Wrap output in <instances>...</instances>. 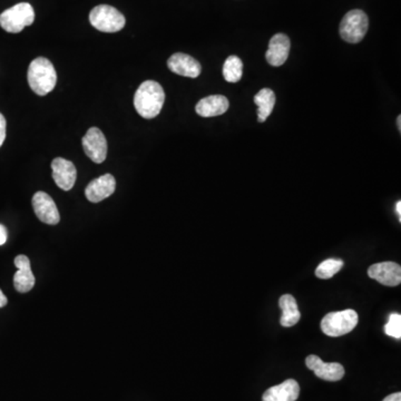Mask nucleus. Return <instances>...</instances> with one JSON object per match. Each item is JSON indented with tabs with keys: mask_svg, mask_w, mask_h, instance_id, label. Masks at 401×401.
<instances>
[{
	"mask_svg": "<svg viewBox=\"0 0 401 401\" xmlns=\"http://www.w3.org/2000/svg\"><path fill=\"white\" fill-rule=\"evenodd\" d=\"M7 241V228L0 224V245L6 243Z\"/></svg>",
	"mask_w": 401,
	"mask_h": 401,
	"instance_id": "b1692460",
	"label": "nucleus"
},
{
	"mask_svg": "<svg viewBox=\"0 0 401 401\" xmlns=\"http://www.w3.org/2000/svg\"><path fill=\"white\" fill-rule=\"evenodd\" d=\"M383 401H401V393H395L393 395H389L388 397H385Z\"/></svg>",
	"mask_w": 401,
	"mask_h": 401,
	"instance_id": "393cba45",
	"label": "nucleus"
},
{
	"mask_svg": "<svg viewBox=\"0 0 401 401\" xmlns=\"http://www.w3.org/2000/svg\"><path fill=\"white\" fill-rule=\"evenodd\" d=\"M306 365L315 375L327 381H339L344 378V368L338 362H323L315 354L308 356Z\"/></svg>",
	"mask_w": 401,
	"mask_h": 401,
	"instance_id": "1a4fd4ad",
	"label": "nucleus"
},
{
	"mask_svg": "<svg viewBox=\"0 0 401 401\" xmlns=\"http://www.w3.org/2000/svg\"><path fill=\"white\" fill-rule=\"evenodd\" d=\"M279 306L284 311L280 319L282 327L290 328V327H294L299 322L301 313L298 309L296 300L291 294H284V296H281L280 300H279Z\"/></svg>",
	"mask_w": 401,
	"mask_h": 401,
	"instance_id": "a211bd4d",
	"label": "nucleus"
},
{
	"mask_svg": "<svg viewBox=\"0 0 401 401\" xmlns=\"http://www.w3.org/2000/svg\"><path fill=\"white\" fill-rule=\"evenodd\" d=\"M165 102V93L158 81H146L141 84L134 96L137 113L146 120L156 117Z\"/></svg>",
	"mask_w": 401,
	"mask_h": 401,
	"instance_id": "f257e3e1",
	"label": "nucleus"
},
{
	"mask_svg": "<svg viewBox=\"0 0 401 401\" xmlns=\"http://www.w3.org/2000/svg\"><path fill=\"white\" fill-rule=\"evenodd\" d=\"M6 120L3 114L0 113V147L5 142L6 139Z\"/></svg>",
	"mask_w": 401,
	"mask_h": 401,
	"instance_id": "5701e85b",
	"label": "nucleus"
},
{
	"mask_svg": "<svg viewBox=\"0 0 401 401\" xmlns=\"http://www.w3.org/2000/svg\"><path fill=\"white\" fill-rule=\"evenodd\" d=\"M52 170H53V178L56 185L64 191H69L73 189L76 182V168L71 161L65 158H57L52 162Z\"/></svg>",
	"mask_w": 401,
	"mask_h": 401,
	"instance_id": "9b49d317",
	"label": "nucleus"
},
{
	"mask_svg": "<svg viewBox=\"0 0 401 401\" xmlns=\"http://www.w3.org/2000/svg\"><path fill=\"white\" fill-rule=\"evenodd\" d=\"M243 75V63L238 56L226 58L223 66V76L228 83H238Z\"/></svg>",
	"mask_w": 401,
	"mask_h": 401,
	"instance_id": "aec40b11",
	"label": "nucleus"
},
{
	"mask_svg": "<svg viewBox=\"0 0 401 401\" xmlns=\"http://www.w3.org/2000/svg\"><path fill=\"white\" fill-rule=\"evenodd\" d=\"M168 67L170 71L190 79H197L202 71L201 64L197 59L183 53H176L170 56L168 58Z\"/></svg>",
	"mask_w": 401,
	"mask_h": 401,
	"instance_id": "ddd939ff",
	"label": "nucleus"
},
{
	"mask_svg": "<svg viewBox=\"0 0 401 401\" xmlns=\"http://www.w3.org/2000/svg\"><path fill=\"white\" fill-rule=\"evenodd\" d=\"M396 212L398 214L399 221H401V202L398 201L396 204Z\"/></svg>",
	"mask_w": 401,
	"mask_h": 401,
	"instance_id": "bb28decb",
	"label": "nucleus"
},
{
	"mask_svg": "<svg viewBox=\"0 0 401 401\" xmlns=\"http://www.w3.org/2000/svg\"><path fill=\"white\" fill-rule=\"evenodd\" d=\"M385 332L393 338H401V315L399 313L390 315L388 322L385 325Z\"/></svg>",
	"mask_w": 401,
	"mask_h": 401,
	"instance_id": "4be33fe9",
	"label": "nucleus"
},
{
	"mask_svg": "<svg viewBox=\"0 0 401 401\" xmlns=\"http://www.w3.org/2000/svg\"><path fill=\"white\" fill-rule=\"evenodd\" d=\"M17 271L13 276V286L19 294L30 291L35 286V276L30 267V261L26 255H18L15 259Z\"/></svg>",
	"mask_w": 401,
	"mask_h": 401,
	"instance_id": "2eb2a0df",
	"label": "nucleus"
},
{
	"mask_svg": "<svg viewBox=\"0 0 401 401\" xmlns=\"http://www.w3.org/2000/svg\"><path fill=\"white\" fill-rule=\"evenodd\" d=\"M397 124H398V129L400 131L401 129V116L399 115L398 118H397Z\"/></svg>",
	"mask_w": 401,
	"mask_h": 401,
	"instance_id": "cd10ccee",
	"label": "nucleus"
},
{
	"mask_svg": "<svg viewBox=\"0 0 401 401\" xmlns=\"http://www.w3.org/2000/svg\"><path fill=\"white\" fill-rule=\"evenodd\" d=\"M300 385L294 379H288L280 385L267 389L262 401H296L299 398Z\"/></svg>",
	"mask_w": 401,
	"mask_h": 401,
	"instance_id": "dca6fc26",
	"label": "nucleus"
},
{
	"mask_svg": "<svg viewBox=\"0 0 401 401\" xmlns=\"http://www.w3.org/2000/svg\"><path fill=\"white\" fill-rule=\"evenodd\" d=\"M368 276L383 286H397L401 282V267L395 262L376 263L368 269Z\"/></svg>",
	"mask_w": 401,
	"mask_h": 401,
	"instance_id": "9d476101",
	"label": "nucleus"
},
{
	"mask_svg": "<svg viewBox=\"0 0 401 401\" xmlns=\"http://www.w3.org/2000/svg\"><path fill=\"white\" fill-rule=\"evenodd\" d=\"M290 48H291V42L286 35H274L269 42V50L265 54L267 63L274 67L284 65L288 59Z\"/></svg>",
	"mask_w": 401,
	"mask_h": 401,
	"instance_id": "4468645a",
	"label": "nucleus"
},
{
	"mask_svg": "<svg viewBox=\"0 0 401 401\" xmlns=\"http://www.w3.org/2000/svg\"><path fill=\"white\" fill-rule=\"evenodd\" d=\"M255 103L257 105V121L263 123L271 115L276 105V94L272 89H261L255 96Z\"/></svg>",
	"mask_w": 401,
	"mask_h": 401,
	"instance_id": "6ab92c4d",
	"label": "nucleus"
},
{
	"mask_svg": "<svg viewBox=\"0 0 401 401\" xmlns=\"http://www.w3.org/2000/svg\"><path fill=\"white\" fill-rule=\"evenodd\" d=\"M33 207H34L35 214L42 223L56 226L61 221V215L58 212L56 203L54 199L45 192H37L33 197Z\"/></svg>",
	"mask_w": 401,
	"mask_h": 401,
	"instance_id": "6e6552de",
	"label": "nucleus"
},
{
	"mask_svg": "<svg viewBox=\"0 0 401 401\" xmlns=\"http://www.w3.org/2000/svg\"><path fill=\"white\" fill-rule=\"evenodd\" d=\"M89 21L94 28L103 33H117L125 26V17L112 6H96L89 13Z\"/></svg>",
	"mask_w": 401,
	"mask_h": 401,
	"instance_id": "39448f33",
	"label": "nucleus"
},
{
	"mask_svg": "<svg viewBox=\"0 0 401 401\" xmlns=\"http://www.w3.org/2000/svg\"><path fill=\"white\" fill-rule=\"evenodd\" d=\"M7 302H8V300H7V298H6V296L3 294V291L0 290V308L5 307L6 304H7Z\"/></svg>",
	"mask_w": 401,
	"mask_h": 401,
	"instance_id": "a878e982",
	"label": "nucleus"
},
{
	"mask_svg": "<svg viewBox=\"0 0 401 401\" xmlns=\"http://www.w3.org/2000/svg\"><path fill=\"white\" fill-rule=\"evenodd\" d=\"M369 27V21L365 11L360 9L349 11L340 24V36L350 44H358L365 38Z\"/></svg>",
	"mask_w": 401,
	"mask_h": 401,
	"instance_id": "423d86ee",
	"label": "nucleus"
},
{
	"mask_svg": "<svg viewBox=\"0 0 401 401\" xmlns=\"http://www.w3.org/2000/svg\"><path fill=\"white\" fill-rule=\"evenodd\" d=\"M27 79L33 92L40 96H45L55 88L57 73L53 64L47 58L38 57L29 65Z\"/></svg>",
	"mask_w": 401,
	"mask_h": 401,
	"instance_id": "f03ea898",
	"label": "nucleus"
},
{
	"mask_svg": "<svg viewBox=\"0 0 401 401\" xmlns=\"http://www.w3.org/2000/svg\"><path fill=\"white\" fill-rule=\"evenodd\" d=\"M116 189V181L112 174H105L95 178L94 181L87 185L85 195L89 202H102L103 199H107L113 194Z\"/></svg>",
	"mask_w": 401,
	"mask_h": 401,
	"instance_id": "f8f14e48",
	"label": "nucleus"
},
{
	"mask_svg": "<svg viewBox=\"0 0 401 401\" xmlns=\"http://www.w3.org/2000/svg\"><path fill=\"white\" fill-rule=\"evenodd\" d=\"M344 267V261L340 259H328L321 262L315 270V276L319 279H330Z\"/></svg>",
	"mask_w": 401,
	"mask_h": 401,
	"instance_id": "412c9836",
	"label": "nucleus"
},
{
	"mask_svg": "<svg viewBox=\"0 0 401 401\" xmlns=\"http://www.w3.org/2000/svg\"><path fill=\"white\" fill-rule=\"evenodd\" d=\"M85 154L94 163L104 162L107 156V141L103 132L98 127H92L87 131L81 139Z\"/></svg>",
	"mask_w": 401,
	"mask_h": 401,
	"instance_id": "0eeeda50",
	"label": "nucleus"
},
{
	"mask_svg": "<svg viewBox=\"0 0 401 401\" xmlns=\"http://www.w3.org/2000/svg\"><path fill=\"white\" fill-rule=\"evenodd\" d=\"M34 21V8L27 3L17 4L0 15V26L11 34H18L25 27L30 26Z\"/></svg>",
	"mask_w": 401,
	"mask_h": 401,
	"instance_id": "20e7f679",
	"label": "nucleus"
},
{
	"mask_svg": "<svg viewBox=\"0 0 401 401\" xmlns=\"http://www.w3.org/2000/svg\"><path fill=\"white\" fill-rule=\"evenodd\" d=\"M359 322V317L354 310L330 312L321 321V330L329 337L344 336L351 332Z\"/></svg>",
	"mask_w": 401,
	"mask_h": 401,
	"instance_id": "7ed1b4c3",
	"label": "nucleus"
},
{
	"mask_svg": "<svg viewBox=\"0 0 401 401\" xmlns=\"http://www.w3.org/2000/svg\"><path fill=\"white\" fill-rule=\"evenodd\" d=\"M228 98L223 95H212L207 96L197 103L195 110L202 117H214L223 115L228 110Z\"/></svg>",
	"mask_w": 401,
	"mask_h": 401,
	"instance_id": "f3484780",
	"label": "nucleus"
}]
</instances>
